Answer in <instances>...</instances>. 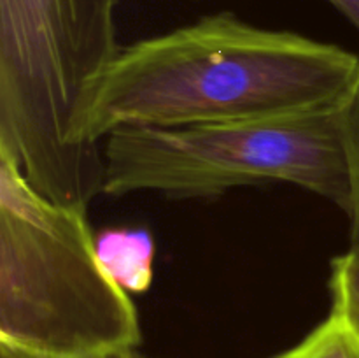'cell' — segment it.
I'll list each match as a JSON object with an SVG mask.
<instances>
[{
	"instance_id": "cell-1",
	"label": "cell",
	"mask_w": 359,
	"mask_h": 358,
	"mask_svg": "<svg viewBox=\"0 0 359 358\" xmlns=\"http://www.w3.org/2000/svg\"><path fill=\"white\" fill-rule=\"evenodd\" d=\"M359 56L297 32L217 13L119 49L74 126L90 150L130 126L279 118L344 104Z\"/></svg>"
},
{
	"instance_id": "cell-2",
	"label": "cell",
	"mask_w": 359,
	"mask_h": 358,
	"mask_svg": "<svg viewBox=\"0 0 359 358\" xmlns=\"http://www.w3.org/2000/svg\"><path fill=\"white\" fill-rule=\"evenodd\" d=\"M119 0H0V153L48 199L86 209L102 193L104 151L74 126L119 46Z\"/></svg>"
},
{
	"instance_id": "cell-3",
	"label": "cell",
	"mask_w": 359,
	"mask_h": 358,
	"mask_svg": "<svg viewBox=\"0 0 359 358\" xmlns=\"http://www.w3.org/2000/svg\"><path fill=\"white\" fill-rule=\"evenodd\" d=\"M140 340L135 305L98 262L86 211L39 193L0 153L2 358H100Z\"/></svg>"
},
{
	"instance_id": "cell-4",
	"label": "cell",
	"mask_w": 359,
	"mask_h": 358,
	"mask_svg": "<svg viewBox=\"0 0 359 358\" xmlns=\"http://www.w3.org/2000/svg\"><path fill=\"white\" fill-rule=\"evenodd\" d=\"M262 183L300 186L347 213L351 168L342 104L279 118L130 126L104 140L102 193L107 195L200 199Z\"/></svg>"
},
{
	"instance_id": "cell-5",
	"label": "cell",
	"mask_w": 359,
	"mask_h": 358,
	"mask_svg": "<svg viewBox=\"0 0 359 358\" xmlns=\"http://www.w3.org/2000/svg\"><path fill=\"white\" fill-rule=\"evenodd\" d=\"M98 262L126 293H146L153 284L156 246L144 227H109L95 234Z\"/></svg>"
},
{
	"instance_id": "cell-6",
	"label": "cell",
	"mask_w": 359,
	"mask_h": 358,
	"mask_svg": "<svg viewBox=\"0 0 359 358\" xmlns=\"http://www.w3.org/2000/svg\"><path fill=\"white\" fill-rule=\"evenodd\" d=\"M328 288L332 297L330 314L359 340V253L349 249L332 260Z\"/></svg>"
},
{
	"instance_id": "cell-7",
	"label": "cell",
	"mask_w": 359,
	"mask_h": 358,
	"mask_svg": "<svg viewBox=\"0 0 359 358\" xmlns=\"http://www.w3.org/2000/svg\"><path fill=\"white\" fill-rule=\"evenodd\" d=\"M273 358H359V340L330 314L300 343Z\"/></svg>"
},
{
	"instance_id": "cell-8",
	"label": "cell",
	"mask_w": 359,
	"mask_h": 358,
	"mask_svg": "<svg viewBox=\"0 0 359 358\" xmlns=\"http://www.w3.org/2000/svg\"><path fill=\"white\" fill-rule=\"evenodd\" d=\"M342 126L351 168V249L359 253V74L353 90L342 104Z\"/></svg>"
},
{
	"instance_id": "cell-9",
	"label": "cell",
	"mask_w": 359,
	"mask_h": 358,
	"mask_svg": "<svg viewBox=\"0 0 359 358\" xmlns=\"http://www.w3.org/2000/svg\"><path fill=\"white\" fill-rule=\"evenodd\" d=\"M328 2L342 16H346L347 21H351V25L356 28L359 34V0H328Z\"/></svg>"
},
{
	"instance_id": "cell-10",
	"label": "cell",
	"mask_w": 359,
	"mask_h": 358,
	"mask_svg": "<svg viewBox=\"0 0 359 358\" xmlns=\"http://www.w3.org/2000/svg\"><path fill=\"white\" fill-rule=\"evenodd\" d=\"M100 358H151V357H146V354L140 353L139 350H125V351H118V353L105 354V357H100Z\"/></svg>"
}]
</instances>
